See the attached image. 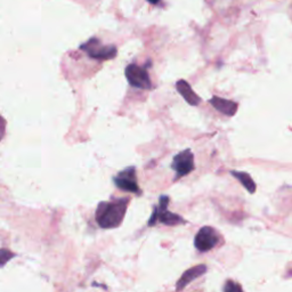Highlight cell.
Instances as JSON below:
<instances>
[{
    "label": "cell",
    "mask_w": 292,
    "mask_h": 292,
    "mask_svg": "<svg viewBox=\"0 0 292 292\" xmlns=\"http://www.w3.org/2000/svg\"><path fill=\"white\" fill-rule=\"evenodd\" d=\"M129 198H121L112 201H103L96 209V222L102 228L119 227L127 212Z\"/></svg>",
    "instance_id": "6da1fadb"
},
{
    "label": "cell",
    "mask_w": 292,
    "mask_h": 292,
    "mask_svg": "<svg viewBox=\"0 0 292 292\" xmlns=\"http://www.w3.org/2000/svg\"><path fill=\"white\" fill-rule=\"evenodd\" d=\"M169 202H170V198L169 196H160L159 206L153 208V212L148 219L147 226L153 227L157 222L165 225V226H178V225L186 224V220L183 217L168 210Z\"/></svg>",
    "instance_id": "7a4b0ae2"
},
{
    "label": "cell",
    "mask_w": 292,
    "mask_h": 292,
    "mask_svg": "<svg viewBox=\"0 0 292 292\" xmlns=\"http://www.w3.org/2000/svg\"><path fill=\"white\" fill-rule=\"evenodd\" d=\"M80 48L85 53L88 54L89 57L98 61H108L112 60L117 56L118 50L117 47L113 45H103L100 39L92 38L84 45L80 46Z\"/></svg>",
    "instance_id": "3957f363"
},
{
    "label": "cell",
    "mask_w": 292,
    "mask_h": 292,
    "mask_svg": "<svg viewBox=\"0 0 292 292\" xmlns=\"http://www.w3.org/2000/svg\"><path fill=\"white\" fill-rule=\"evenodd\" d=\"M223 242L220 233L211 226L201 227L194 238V247L200 252H207L218 247Z\"/></svg>",
    "instance_id": "277c9868"
},
{
    "label": "cell",
    "mask_w": 292,
    "mask_h": 292,
    "mask_svg": "<svg viewBox=\"0 0 292 292\" xmlns=\"http://www.w3.org/2000/svg\"><path fill=\"white\" fill-rule=\"evenodd\" d=\"M125 73L129 85L134 87V88L146 90L153 88L148 72L145 68L138 66L137 64H129L127 68H126Z\"/></svg>",
    "instance_id": "5b68a950"
},
{
    "label": "cell",
    "mask_w": 292,
    "mask_h": 292,
    "mask_svg": "<svg viewBox=\"0 0 292 292\" xmlns=\"http://www.w3.org/2000/svg\"><path fill=\"white\" fill-rule=\"evenodd\" d=\"M171 168L176 172L175 180L180 179L181 177L186 176L194 170V154H193L191 149L186 148L175 155L171 163Z\"/></svg>",
    "instance_id": "8992f818"
},
{
    "label": "cell",
    "mask_w": 292,
    "mask_h": 292,
    "mask_svg": "<svg viewBox=\"0 0 292 292\" xmlns=\"http://www.w3.org/2000/svg\"><path fill=\"white\" fill-rule=\"evenodd\" d=\"M114 184L118 188L122 189L125 192L134 193V194L141 195V188L137 184V176H136V168L128 167L120 171L113 178Z\"/></svg>",
    "instance_id": "52a82bcc"
},
{
    "label": "cell",
    "mask_w": 292,
    "mask_h": 292,
    "mask_svg": "<svg viewBox=\"0 0 292 292\" xmlns=\"http://www.w3.org/2000/svg\"><path fill=\"white\" fill-rule=\"evenodd\" d=\"M207 271H208V267L206 265H203V264L188 268L187 271H185L184 273L181 274L179 280L177 281L176 291L177 292L183 291L185 288H186L188 284H191L193 281H194V280L199 279V278H201V276H203L204 274H206Z\"/></svg>",
    "instance_id": "ba28073f"
},
{
    "label": "cell",
    "mask_w": 292,
    "mask_h": 292,
    "mask_svg": "<svg viewBox=\"0 0 292 292\" xmlns=\"http://www.w3.org/2000/svg\"><path fill=\"white\" fill-rule=\"evenodd\" d=\"M209 103L214 106L217 111L225 114V116L227 117L235 116L239 109L238 103H235V102L230 100H225V98H222L219 96H212L210 100H209Z\"/></svg>",
    "instance_id": "9c48e42d"
},
{
    "label": "cell",
    "mask_w": 292,
    "mask_h": 292,
    "mask_svg": "<svg viewBox=\"0 0 292 292\" xmlns=\"http://www.w3.org/2000/svg\"><path fill=\"white\" fill-rule=\"evenodd\" d=\"M176 89L189 105L198 106L201 103V97L199 96L198 94L194 93V90L192 89V87L189 86L187 81L183 80V79L177 81L176 82Z\"/></svg>",
    "instance_id": "30bf717a"
},
{
    "label": "cell",
    "mask_w": 292,
    "mask_h": 292,
    "mask_svg": "<svg viewBox=\"0 0 292 292\" xmlns=\"http://www.w3.org/2000/svg\"><path fill=\"white\" fill-rule=\"evenodd\" d=\"M231 175L234 176L236 179H238L241 184L243 185V187L247 189L250 194H254L257 189V186H256L255 180L251 178V176L248 172L244 171H236V170H232Z\"/></svg>",
    "instance_id": "8fae6325"
},
{
    "label": "cell",
    "mask_w": 292,
    "mask_h": 292,
    "mask_svg": "<svg viewBox=\"0 0 292 292\" xmlns=\"http://www.w3.org/2000/svg\"><path fill=\"white\" fill-rule=\"evenodd\" d=\"M224 292H243V289L238 282L228 280L224 286Z\"/></svg>",
    "instance_id": "7c38bea8"
},
{
    "label": "cell",
    "mask_w": 292,
    "mask_h": 292,
    "mask_svg": "<svg viewBox=\"0 0 292 292\" xmlns=\"http://www.w3.org/2000/svg\"><path fill=\"white\" fill-rule=\"evenodd\" d=\"M15 255L7 249H0V267H3L10 259H13Z\"/></svg>",
    "instance_id": "4fadbf2b"
},
{
    "label": "cell",
    "mask_w": 292,
    "mask_h": 292,
    "mask_svg": "<svg viewBox=\"0 0 292 292\" xmlns=\"http://www.w3.org/2000/svg\"><path fill=\"white\" fill-rule=\"evenodd\" d=\"M5 129H6V121L1 116H0V141H1L3 135H5Z\"/></svg>",
    "instance_id": "5bb4252c"
},
{
    "label": "cell",
    "mask_w": 292,
    "mask_h": 292,
    "mask_svg": "<svg viewBox=\"0 0 292 292\" xmlns=\"http://www.w3.org/2000/svg\"><path fill=\"white\" fill-rule=\"evenodd\" d=\"M147 1L148 2H152L153 5H157V3H159L161 1V0H147Z\"/></svg>",
    "instance_id": "9a60e30c"
}]
</instances>
